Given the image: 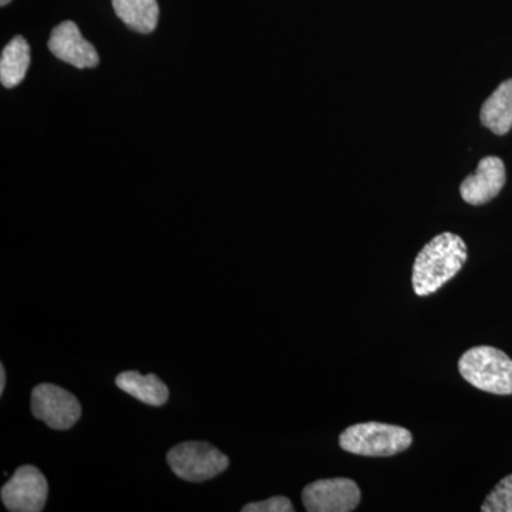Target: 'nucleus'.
<instances>
[{"label":"nucleus","instance_id":"nucleus-1","mask_svg":"<svg viewBox=\"0 0 512 512\" xmlns=\"http://www.w3.org/2000/svg\"><path fill=\"white\" fill-rule=\"evenodd\" d=\"M467 261V245L451 232L437 235L424 245L413 266V288L416 295L429 296L439 291Z\"/></svg>","mask_w":512,"mask_h":512},{"label":"nucleus","instance_id":"nucleus-2","mask_svg":"<svg viewBox=\"0 0 512 512\" xmlns=\"http://www.w3.org/2000/svg\"><path fill=\"white\" fill-rule=\"evenodd\" d=\"M413 436L404 427L393 424H353L339 437V446L348 453L363 457H392L412 446Z\"/></svg>","mask_w":512,"mask_h":512},{"label":"nucleus","instance_id":"nucleus-3","mask_svg":"<svg viewBox=\"0 0 512 512\" xmlns=\"http://www.w3.org/2000/svg\"><path fill=\"white\" fill-rule=\"evenodd\" d=\"M460 375L483 392L512 394V360L493 346L471 348L458 360Z\"/></svg>","mask_w":512,"mask_h":512},{"label":"nucleus","instance_id":"nucleus-4","mask_svg":"<svg viewBox=\"0 0 512 512\" xmlns=\"http://www.w3.org/2000/svg\"><path fill=\"white\" fill-rule=\"evenodd\" d=\"M167 463L181 480L202 483L224 473L229 466V458L211 444L187 441L168 451Z\"/></svg>","mask_w":512,"mask_h":512},{"label":"nucleus","instance_id":"nucleus-5","mask_svg":"<svg viewBox=\"0 0 512 512\" xmlns=\"http://www.w3.org/2000/svg\"><path fill=\"white\" fill-rule=\"evenodd\" d=\"M32 413L50 429L69 430L82 416V406L74 394L52 383H42L32 393Z\"/></svg>","mask_w":512,"mask_h":512},{"label":"nucleus","instance_id":"nucleus-6","mask_svg":"<svg viewBox=\"0 0 512 512\" xmlns=\"http://www.w3.org/2000/svg\"><path fill=\"white\" fill-rule=\"evenodd\" d=\"M362 500L359 485L350 478H328L306 485L302 501L309 512H350Z\"/></svg>","mask_w":512,"mask_h":512},{"label":"nucleus","instance_id":"nucleus-7","mask_svg":"<svg viewBox=\"0 0 512 512\" xmlns=\"http://www.w3.org/2000/svg\"><path fill=\"white\" fill-rule=\"evenodd\" d=\"M49 484L42 471L33 466H22L3 485L2 503L12 512H40L45 508Z\"/></svg>","mask_w":512,"mask_h":512},{"label":"nucleus","instance_id":"nucleus-8","mask_svg":"<svg viewBox=\"0 0 512 512\" xmlns=\"http://www.w3.org/2000/svg\"><path fill=\"white\" fill-rule=\"evenodd\" d=\"M50 52L64 63L76 69H93L99 66L100 57L96 47L84 39L79 26L70 20L60 23L52 30L49 43Z\"/></svg>","mask_w":512,"mask_h":512},{"label":"nucleus","instance_id":"nucleus-9","mask_svg":"<svg viewBox=\"0 0 512 512\" xmlns=\"http://www.w3.org/2000/svg\"><path fill=\"white\" fill-rule=\"evenodd\" d=\"M505 180L507 175L503 160L498 157H485L478 164L476 173L468 175L461 183V197L467 204H487L500 194Z\"/></svg>","mask_w":512,"mask_h":512},{"label":"nucleus","instance_id":"nucleus-10","mask_svg":"<svg viewBox=\"0 0 512 512\" xmlns=\"http://www.w3.org/2000/svg\"><path fill=\"white\" fill-rule=\"evenodd\" d=\"M117 18L133 32L150 35L160 19L157 0H113Z\"/></svg>","mask_w":512,"mask_h":512},{"label":"nucleus","instance_id":"nucleus-11","mask_svg":"<svg viewBox=\"0 0 512 512\" xmlns=\"http://www.w3.org/2000/svg\"><path fill=\"white\" fill-rule=\"evenodd\" d=\"M481 123L497 136H504L512 127V79L505 80L481 107Z\"/></svg>","mask_w":512,"mask_h":512},{"label":"nucleus","instance_id":"nucleus-12","mask_svg":"<svg viewBox=\"0 0 512 512\" xmlns=\"http://www.w3.org/2000/svg\"><path fill=\"white\" fill-rule=\"evenodd\" d=\"M116 384L124 393L130 394L134 399L148 406H163L170 396L163 380L158 379L153 373L143 376L134 370L123 372L116 377Z\"/></svg>","mask_w":512,"mask_h":512},{"label":"nucleus","instance_id":"nucleus-13","mask_svg":"<svg viewBox=\"0 0 512 512\" xmlns=\"http://www.w3.org/2000/svg\"><path fill=\"white\" fill-rule=\"evenodd\" d=\"M30 66V46L25 37L15 36L0 57V82L6 89L19 86Z\"/></svg>","mask_w":512,"mask_h":512},{"label":"nucleus","instance_id":"nucleus-14","mask_svg":"<svg viewBox=\"0 0 512 512\" xmlns=\"http://www.w3.org/2000/svg\"><path fill=\"white\" fill-rule=\"evenodd\" d=\"M483 512H512V474L503 478L484 501Z\"/></svg>","mask_w":512,"mask_h":512},{"label":"nucleus","instance_id":"nucleus-15","mask_svg":"<svg viewBox=\"0 0 512 512\" xmlns=\"http://www.w3.org/2000/svg\"><path fill=\"white\" fill-rule=\"evenodd\" d=\"M291 500L282 495L269 498V500L261 501V503H251L242 508V512H293Z\"/></svg>","mask_w":512,"mask_h":512},{"label":"nucleus","instance_id":"nucleus-16","mask_svg":"<svg viewBox=\"0 0 512 512\" xmlns=\"http://www.w3.org/2000/svg\"><path fill=\"white\" fill-rule=\"evenodd\" d=\"M6 386V370L3 365H0V396L5 392Z\"/></svg>","mask_w":512,"mask_h":512},{"label":"nucleus","instance_id":"nucleus-17","mask_svg":"<svg viewBox=\"0 0 512 512\" xmlns=\"http://www.w3.org/2000/svg\"><path fill=\"white\" fill-rule=\"evenodd\" d=\"M10 2H12V0H0V6L9 5Z\"/></svg>","mask_w":512,"mask_h":512}]
</instances>
